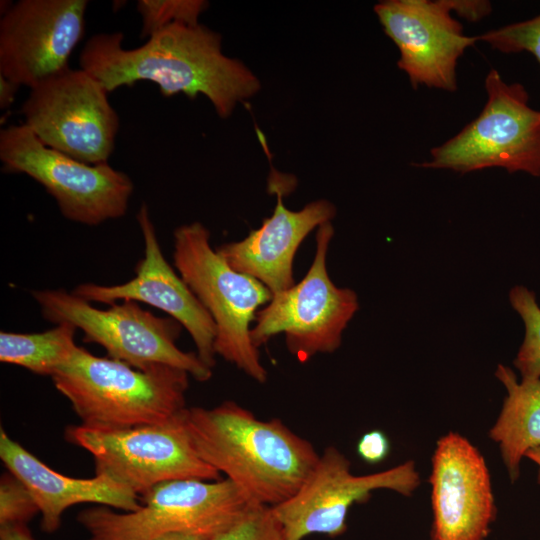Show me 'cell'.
<instances>
[{"instance_id": "6da1fadb", "label": "cell", "mask_w": 540, "mask_h": 540, "mask_svg": "<svg viewBox=\"0 0 540 540\" xmlns=\"http://www.w3.org/2000/svg\"><path fill=\"white\" fill-rule=\"evenodd\" d=\"M121 32L91 36L79 56L80 68L110 93L138 81L156 84L164 97L204 95L222 118L260 89L257 77L222 51L221 36L197 24L173 23L139 47L123 48Z\"/></svg>"}, {"instance_id": "7a4b0ae2", "label": "cell", "mask_w": 540, "mask_h": 540, "mask_svg": "<svg viewBox=\"0 0 540 540\" xmlns=\"http://www.w3.org/2000/svg\"><path fill=\"white\" fill-rule=\"evenodd\" d=\"M185 418L198 455L253 504L272 508L291 498L320 455L280 419L260 420L233 401L186 408Z\"/></svg>"}, {"instance_id": "3957f363", "label": "cell", "mask_w": 540, "mask_h": 540, "mask_svg": "<svg viewBox=\"0 0 540 540\" xmlns=\"http://www.w3.org/2000/svg\"><path fill=\"white\" fill-rule=\"evenodd\" d=\"M189 376L169 365L135 368L78 346L51 378L81 425L118 430L161 423L184 411Z\"/></svg>"}, {"instance_id": "277c9868", "label": "cell", "mask_w": 540, "mask_h": 540, "mask_svg": "<svg viewBox=\"0 0 540 540\" xmlns=\"http://www.w3.org/2000/svg\"><path fill=\"white\" fill-rule=\"evenodd\" d=\"M209 240L210 232L200 222L176 228L175 268L215 323L216 355L264 383L268 374L252 342L250 325L273 295L259 280L231 268Z\"/></svg>"}, {"instance_id": "5b68a950", "label": "cell", "mask_w": 540, "mask_h": 540, "mask_svg": "<svg viewBox=\"0 0 540 540\" xmlns=\"http://www.w3.org/2000/svg\"><path fill=\"white\" fill-rule=\"evenodd\" d=\"M140 498L141 506L131 512H118L107 506L81 511L77 521L87 531V540H153L170 533L213 538L254 505L227 478L168 481Z\"/></svg>"}, {"instance_id": "8992f818", "label": "cell", "mask_w": 540, "mask_h": 540, "mask_svg": "<svg viewBox=\"0 0 540 540\" xmlns=\"http://www.w3.org/2000/svg\"><path fill=\"white\" fill-rule=\"evenodd\" d=\"M32 295L44 319L74 325L84 333L85 342L102 346L112 359L139 369L169 365L200 382L212 377V369L196 352L182 351L176 345L182 325L171 317H158L131 300L95 308L63 289L37 290Z\"/></svg>"}, {"instance_id": "52a82bcc", "label": "cell", "mask_w": 540, "mask_h": 540, "mask_svg": "<svg viewBox=\"0 0 540 540\" xmlns=\"http://www.w3.org/2000/svg\"><path fill=\"white\" fill-rule=\"evenodd\" d=\"M185 410L161 423L126 429L69 426L65 438L92 455L97 475L110 477L140 497L168 481L221 479V474L198 455Z\"/></svg>"}, {"instance_id": "ba28073f", "label": "cell", "mask_w": 540, "mask_h": 540, "mask_svg": "<svg viewBox=\"0 0 540 540\" xmlns=\"http://www.w3.org/2000/svg\"><path fill=\"white\" fill-rule=\"evenodd\" d=\"M487 101L477 118L431 149L424 168L467 173L490 167L540 176V110L529 105L520 83H506L496 69L485 78Z\"/></svg>"}, {"instance_id": "9c48e42d", "label": "cell", "mask_w": 540, "mask_h": 540, "mask_svg": "<svg viewBox=\"0 0 540 540\" xmlns=\"http://www.w3.org/2000/svg\"><path fill=\"white\" fill-rule=\"evenodd\" d=\"M3 171L21 173L54 197L68 220L94 226L124 216L134 185L110 164H88L44 145L24 124L0 131Z\"/></svg>"}, {"instance_id": "30bf717a", "label": "cell", "mask_w": 540, "mask_h": 540, "mask_svg": "<svg viewBox=\"0 0 540 540\" xmlns=\"http://www.w3.org/2000/svg\"><path fill=\"white\" fill-rule=\"evenodd\" d=\"M333 235L331 222L318 227L315 256L306 275L274 294L256 313L251 338L257 348L281 333L289 352L302 362L340 347L359 303L353 290L337 287L329 277L326 260Z\"/></svg>"}, {"instance_id": "8fae6325", "label": "cell", "mask_w": 540, "mask_h": 540, "mask_svg": "<svg viewBox=\"0 0 540 540\" xmlns=\"http://www.w3.org/2000/svg\"><path fill=\"white\" fill-rule=\"evenodd\" d=\"M108 94L87 71L69 67L30 89L24 124L47 147L88 164L107 163L120 125Z\"/></svg>"}, {"instance_id": "7c38bea8", "label": "cell", "mask_w": 540, "mask_h": 540, "mask_svg": "<svg viewBox=\"0 0 540 540\" xmlns=\"http://www.w3.org/2000/svg\"><path fill=\"white\" fill-rule=\"evenodd\" d=\"M350 466L336 447H327L299 490L271 508L286 540H304L314 534L340 536L347 529L352 505L366 502L372 491L388 489L410 496L420 483L412 461L361 476L354 475Z\"/></svg>"}, {"instance_id": "4fadbf2b", "label": "cell", "mask_w": 540, "mask_h": 540, "mask_svg": "<svg viewBox=\"0 0 540 540\" xmlns=\"http://www.w3.org/2000/svg\"><path fill=\"white\" fill-rule=\"evenodd\" d=\"M87 0H19L0 20V75L30 89L69 68Z\"/></svg>"}, {"instance_id": "5bb4252c", "label": "cell", "mask_w": 540, "mask_h": 540, "mask_svg": "<svg viewBox=\"0 0 540 540\" xmlns=\"http://www.w3.org/2000/svg\"><path fill=\"white\" fill-rule=\"evenodd\" d=\"M374 11L399 49L397 65L414 88L457 90V61L478 38L463 34L462 25L450 14L451 0H386Z\"/></svg>"}, {"instance_id": "9a60e30c", "label": "cell", "mask_w": 540, "mask_h": 540, "mask_svg": "<svg viewBox=\"0 0 540 540\" xmlns=\"http://www.w3.org/2000/svg\"><path fill=\"white\" fill-rule=\"evenodd\" d=\"M137 221L145 248L144 257L135 268L136 276L118 285L80 284L72 293L88 302L110 305L131 300L166 312L188 331L197 355L213 369L217 331L212 317L163 256L148 206L144 203L137 213Z\"/></svg>"}, {"instance_id": "2e32d148", "label": "cell", "mask_w": 540, "mask_h": 540, "mask_svg": "<svg viewBox=\"0 0 540 540\" xmlns=\"http://www.w3.org/2000/svg\"><path fill=\"white\" fill-rule=\"evenodd\" d=\"M432 540H485L496 505L485 460L465 437L440 438L432 457Z\"/></svg>"}, {"instance_id": "e0dca14e", "label": "cell", "mask_w": 540, "mask_h": 540, "mask_svg": "<svg viewBox=\"0 0 540 540\" xmlns=\"http://www.w3.org/2000/svg\"><path fill=\"white\" fill-rule=\"evenodd\" d=\"M276 193L274 211L259 228L240 241L216 248L231 268L259 280L272 295L295 284L293 263L297 249L313 229L336 215L335 206L325 199L292 211L283 204L277 188Z\"/></svg>"}, {"instance_id": "ac0fdd59", "label": "cell", "mask_w": 540, "mask_h": 540, "mask_svg": "<svg viewBox=\"0 0 540 540\" xmlns=\"http://www.w3.org/2000/svg\"><path fill=\"white\" fill-rule=\"evenodd\" d=\"M0 459L7 471L30 491L41 514V529L57 531L66 509L82 503H94L124 512L137 510L141 498L106 475L73 478L48 467L35 455L0 429Z\"/></svg>"}, {"instance_id": "d6986e66", "label": "cell", "mask_w": 540, "mask_h": 540, "mask_svg": "<svg viewBox=\"0 0 540 540\" xmlns=\"http://www.w3.org/2000/svg\"><path fill=\"white\" fill-rule=\"evenodd\" d=\"M495 376L505 386L507 396L490 429V438L499 444L512 482L520 474V462L530 449L540 447V379H522L507 366L498 365Z\"/></svg>"}, {"instance_id": "ffe728a7", "label": "cell", "mask_w": 540, "mask_h": 540, "mask_svg": "<svg viewBox=\"0 0 540 540\" xmlns=\"http://www.w3.org/2000/svg\"><path fill=\"white\" fill-rule=\"evenodd\" d=\"M76 330L64 322L40 333L1 331L0 361L52 377L75 353Z\"/></svg>"}, {"instance_id": "44dd1931", "label": "cell", "mask_w": 540, "mask_h": 540, "mask_svg": "<svg viewBox=\"0 0 540 540\" xmlns=\"http://www.w3.org/2000/svg\"><path fill=\"white\" fill-rule=\"evenodd\" d=\"M510 303L525 325V337L514 360L522 379H540V307L535 294L523 286L510 292Z\"/></svg>"}, {"instance_id": "7402d4cb", "label": "cell", "mask_w": 540, "mask_h": 540, "mask_svg": "<svg viewBox=\"0 0 540 540\" xmlns=\"http://www.w3.org/2000/svg\"><path fill=\"white\" fill-rule=\"evenodd\" d=\"M137 11L142 18V38L173 23L199 24L198 19L208 6L203 0H139Z\"/></svg>"}, {"instance_id": "603a6c76", "label": "cell", "mask_w": 540, "mask_h": 540, "mask_svg": "<svg viewBox=\"0 0 540 540\" xmlns=\"http://www.w3.org/2000/svg\"><path fill=\"white\" fill-rule=\"evenodd\" d=\"M502 53H531L540 64V14L477 36Z\"/></svg>"}, {"instance_id": "cb8c5ba5", "label": "cell", "mask_w": 540, "mask_h": 540, "mask_svg": "<svg viewBox=\"0 0 540 540\" xmlns=\"http://www.w3.org/2000/svg\"><path fill=\"white\" fill-rule=\"evenodd\" d=\"M40 513L28 488L9 471L0 479V527L27 525Z\"/></svg>"}, {"instance_id": "d4e9b609", "label": "cell", "mask_w": 540, "mask_h": 540, "mask_svg": "<svg viewBox=\"0 0 540 540\" xmlns=\"http://www.w3.org/2000/svg\"><path fill=\"white\" fill-rule=\"evenodd\" d=\"M212 540H286L271 507L253 505L236 523Z\"/></svg>"}, {"instance_id": "484cf974", "label": "cell", "mask_w": 540, "mask_h": 540, "mask_svg": "<svg viewBox=\"0 0 540 540\" xmlns=\"http://www.w3.org/2000/svg\"><path fill=\"white\" fill-rule=\"evenodd\" d=\"M390 451L387 436L380 430H371L361 436L357 443V453L368 464H378L386 459Z\"/></svg>"}, {"instance_id": "4316f807", "label": "cell", "mask_w": 540, "mask_h": 540, "mask_svg": "<svg viewBox=\"0 0 540 540\" xmlns=\"http://www.w3.org/2000/svg\"><path fill=\"white\" fill-rule=\"evenodd\" d=\"M452 10L469 21H478L491 12L488 1L451 0Z\"/></svg>"}, {"instance_id": "83f0119b", "label": "cell", "mask_w": 540, "mask_h": 540, "mask_svg": "<svg viewBox=\"0 0 540 540\" xmlns=\"http://www.w3.org/2000/svg\"><path fill=\"white\" fill-rule=\"evenodd\" d=\"M20 85L0 75V108H9L14 100Z\"/></svg>"}, {"instance_id": "f1b7e54d", "label": "cell", "mask_w": 540, "mask_h": 540, "mask_svg": "<svg viewBox=\"0 0 540 540\" xmlns=\"http://www.w3.org/2000/svg\"><path fill=\"white\" fill-rule=\"evenodd\" d=\"M0 540H35L27 525L0 527Z\"/></svg>"}, {"instance_id": "f546056e", "label": "cell", "mask_w": 540, "mask_h": 540, "mask_svg": "<svg viewBox=\"0 0 540 540\" xmlns=\"http://www.w3.org/2000/svg\"><path fill=\"white\" fill-rule=\"evenodd\" d=\"M213 538L191 533H170L159 536L153 540H212Z\"/></svg>"}, {"instance_id": "4dcf8cb0", "label": "cell", "mask_w": 540, "mask_h": 540, "mask_svg": "<svg viewBox=\"0 0 540 540\" xmlns=\"http://www.w3.org/2000/svg\"><path fill=\"white\" fill-rule=\"evenodd\" d=\"M525 457H528L529 459H531L534 463L538 465L537 481L540 484V447L530 449L525 454Z\"/></svg>"}]
</instances>
